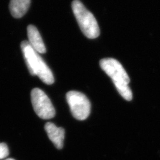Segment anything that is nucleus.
Segmentation results:
<instances>
[{
    "label": "nucleus",
    "instance_id": "obj_8",
    "mask_svg": "<svg viewBox=\"0 0 160 160\" xmlns=\"http://www.w3.org/2000/svg\"><path fill=\"white\" fill-rule=\"evenodd\" d=\"M30 0H11L10 10L12 16L19 18L23 17L29 9Z\"/></svg>",
    "mask_w": 160,
    "mask_h": 160
},
{
    "label": "nucleus",
    "instance_id": "obj_10",
    "mask_svg": "<svg viewBox=\"0 0 160 160\" xmlns=\"http://www.w3.org/2000/svg\"><path fill=\"white\" fill-rule=\"evenodd\" d=\"M5 160H14V159H12V158H7V159H6Z\"/></svg>",
    "mask_w": 160,
    "mask_h": 160
},
{
    "label": "nucleus",
    "instance_id": "obj_2",
    "mask_svg": "<svg viewBox=\"0 0 160 160\" xmlns=\"http://www.w3.org/2000/svg\"><path fill=\"white\" fill-rule=\"evenodd\" d=\"M21 49L30 73L38 76L44 83L48 85L54 82V77L51 69L47 65L39 53L35 51L27 40L21 43Z\"/></svg>",
    "mask_w": 160,
    "mask_h": 160
},
{
    "label": "nucleus",
    "instance_id": "obj_5",
    "mask_svg": "<svg viewBox=\"0 0 160 160\" xmlns=\"http://www.w3.org/2000/svg\"><path fill=\"white\" fill-rule=\"evenodd\" d=\"M31 100L34 112L43 119H49L55 115V110L49 98L39 88H35L31 92Z\"/></svg>",
    "mask_w": 160,
    "mask_h": 160
},
{
    "label": "nucleus",
    "instance_id": "obj_9",
    "mask_svg": "<svg viewBox=\"0 0 160 160\" xmlns=\"http://www.w3.org/2000/svg\"><path fill=\"white\" fill-rule=\"evenodd\" d=\"M9 155V150L5 143H0V160L4 159Z\"/></svg>",
    "mask_w": 160,
    "mask_h": 160
},
{
    "label": "nucleus",
    "instance_id": "obj_6",
    "mask_svg": "<svg viewBox=\"0 0 160 160\" xmlns=\"http://www.w3.org/2000/svg\"><path fill=\"white\" fill-rule=\"evenodd\" d=\"M45 129L49 139L58 149L63 148L65 138V130L62 128H58L51 122L46 123Z\"/></svg>",
    "mask_w": 160,
    "mask_h": 160
},
{
    "label": "nucleus",
    "instance_id": "obj_7",
    "mask_svg": "<svg viewBox=\"0 0 160 160\" xmlns=\"http://www.w3.org/2000/svg\"><path fill=\"white\" fill-rule=\"evenodd\" d=\"M27 31L28 42L30 46L38 53H45L46 51V48L38 29L33 25L30 24L28 27Z\"/></svg>",
    "mask_w": 160,
    "mask_h": 160
},
{
    "label": "nucleus",
    "instance_id": "obj_4",
    "mask_svg": "<svg viewBox=\"0 0 160 160\" xmlns=\"http://www.w3.org/2000/svg\"><path fill=\"white\" fill-rule=\"evenodd\" d=\"M71 112L77 120L86 119L90 114L91 104L86 96L77 91L68 92L66 96Z\"/></svg>",
    "mask_w": 160,
    "mask_h": 160
},
{
    "label": "nucleus",
    "instance_id": "obj_1",
    "mask_svg": "<svg viewBox=\"0 0 160 160\" xmlns=\"http://www.w3.org/2000/svg\"><path fill=\"white\" fill-rule=\"evenodd\" d=\"M100 65L112 78L120 96L126 100L131 101L133 95L129 87L130 79L122 64L114 58H105L100 61Z\"/></svg>",
    "mask_w": 160,
    "mask_h": 160
},
{
    "label": "nucleus",
    "instance_id": "obj_3",
    "mask_svg": "<svg viewBox=\"0 0 160 160\" xmlns=\"http://www.w3.org/2000/svg\"><path fill=\"white\" fill-rule=\"evenodd\" d=\"M72 9L83 34L89 39H95L100 35V29L97 20L80 0L72 2Z\"/></svg>",
    "mask_w": 160,
    "mask_h": 160
}]
</instances>
